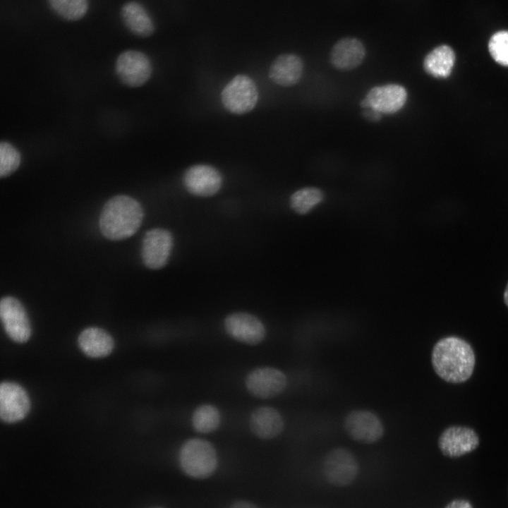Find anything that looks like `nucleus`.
Returning <instances> with one entry per match:
<instances>
[{
    "label": "nucleus",
    "instance_id": "obj_1",
    "mask_svg": "<svg viewBox=\"0 0 508 508\" xmlns=\"http://www.w3.org/2000/svg\"><path fill=\"white\" fill-rule=\"evenodd\" d=\"M431 361L436 374L449 383H462L472 375L476 357L471 344L454 336L438 340L433 346Z\"/></svg>",
    "mask_w": 508,
    "mask_h": 508
},
{
    "label": "nucleus",
    "instance_id": "obj_2",
    "mask_svg": "<svg viewBox=\"0 0 508 508\" xmlns=\"http://www.w3.org/2000/svg\"><path fill=\"white\" fill-rule=\"evenodd\" d=\"M143 210L131 197L119 195L104 205L99 218L102 234L108 239L119 241L133 236L140 228Z\"/></svg>",
    "mask_w": 508,
    "mask_h": 508
},
{
    "label": "nucleus",
    "instance_id": "obj_3",
    "mask_svg": "<svg viewBox=\"0 0 508 508\" xmlns=\"http://www.w3.org/2000/svg\"><path fill=\"white\" fill-rule=\"evenodd\" d=\"M183 473L189 478L204 480L212 476L218 465L216 450L208 441L192 438L186 441L179 454Z\"/></svg>",
    "mask_w": 508,
    "mask_h": 508
},
{
    "label": "nucleus",
    "instance_id": "obj_4",
    "mask_svg": "<svg viewBox=\"0 0 508 508\" xmlns=\"http://www.w3.org/2000/svg\"><path fill=\"white\" fill-rule=\"evenodd\" d=\"M224 107L231 113L243 114L250 111L258 100V91L254 81L246 75L234 77L221 93Z\"/></svg>",
    "mask_w": 508,
    "mask_h": 508
},
{
    "label": "nucleus",
    "instance_id": "obj_5",
    "mask_svg": "<svg viewBox=\"0 0 508 508\" xmlns=\"http://www.w3.org/2000/svg\"><path fill=\"white\" fill-rule=\"evenodd\" d=\"M358 472L359 465L356 458L346 449H334L323 459V476L327 482L332 485L346 487L351 485Z\"/></svg>",
    "mask_w": 508,
    "mask_h": 508
},
{
    "label": "nucleus",
    "instance_id": "obj_6",
    "mask_svg": "<svg viewBox=\"0 0 508 508\" xmlns=\"http://www.w3.org/2000/svg\"><path fill=\"white\" fill-rule=\"evenodd\" d=\"M115 70L119 80L131 87L144 85L151 77L152 64L148 56L138 50H126L119 54Z\"/></svg>",
    "mask_w": 508,
    "mask_h": 508
},
{
    "label": "nucleus",
    "instance_id": "obj_7",
    "mask_svg": "<svg viewBox=\"0 0 508 508\" xmlns=\"http://www.w3.org/2000/svg\"><path fill=\"white\" fill-rule=\"evenodd\" d=\"M0 316L7 334L18 343L27 341L31 334V327L27 313L16 298L6 296L0 302Z\"/></svg>",
    "mask_w": 508,
    "mask_h": 508
},
{
    "label": "nucleus",
    "instance_id": "obj_8",
    "mask_svg": "<svg viewBox=\"0 0 508 508\" xmlns=\"http://www.w3.org/2000/svg\"><path fill=\"white\" fill-rule=\"evenodd\" d=\"M245 385L252 395L260 399H270L286 388L287 379L286 375L277 368L262 367L255 368L248 374Z\"/></svg>",
    "mask_w": 508,
    "mask_h": 508
},
{
    "label": "nucleus",
    "instance_id": "obj_9",
    "mask_svg": "<svg viewBox=\"0 0 508 508\" xmlns=\"http://www.w3.org/2000/svg\"><path fill=\"white\" fill-rule=\"evenodd\" d=\"M480 444L477 433L471 428L452 425L440 435L438 447L440 452L451 458L460 457L474 451Z\"/></svg>",
    "mask_w": 508,
    "mask_h": 508
},
{
    "label": "nucleus",
    "instance_id": "obj_10",
    "mask_svg": "<svg viewBox=\"0 0 508 508\" xmlns=\"http://www.w3.org/2000/svg\"><path fill=\"white\" fill-rule=\"evenodd\" d=\"M344 428L351 439L365 444L378 441L384 433L380 419L371 411L365 410L349 413L344 420Z\"/></svg>",
    "mask_w": 508,
    "mask_h": 508
},
{
    "label": "nucleus",
    "instance_id": "obj_11",
    "mask_svg": "<svg viewBox=\"0 0 508 508\" xmlns=\"http://www.w3.org/2000/svg\"><path fill=\"white\" fill-rule=\"evenodd\" d=\"M172 245V236L166 229L157 228L146 232L142 245V258L145 265L152 270L164 267Z\"/></svg>",
    "mask_w": 508,
    "mask_h": 508
},
{
    "label": "nucleus",
    "instance_id": "obj_12",
    "mask_svg": "<svg viewBox=\"0 0 508 508\" xmlns=\"http://www.w3.org/2000/svg\"><path fill=\"white\" fill-rule=\"evenodd\" d=\"M407 99L406 89L397 84H387L372 88L361 101L363 108L380 114H393L400 110Z\"/></svg>",
    "mask_w": 508,
    "mask_h": 508
},
{
    "label": "nucleus",
    "instance_id": "obj_13",
    "mask_svg": "<svg viewBox=\"0 0 508 508\" xmlns=\"http://www.w3.org/2000/svg\"><path fill=\"white\" fill-rule=\"evenodd\" d=\"M183 183L187 190L201 197L212 196L221 188L222 177L214 167L207 164H195L183 174Z\"/></svg>",
    "mask_w": 508,
    "mask_h": 508
},
{
    "label": "nucleus",
    "instance_id": "obj_14",
    "mask_svg": "<svg viewBox=\"0 0 508 508\" xmlns=\"http://www.w3.org/2000/svg\"><path fill=\"white\" fill-rule=\"evenodd\" d=\"M227 334L234 339L246 344L260 343L265 337V329L255 316L247 313H234L224 320Z\"/></svg>",
    "mask_w": 508,
    "mask_h": 508
},
{
    "label": "nucleus",
    "instance_id": "obj_15",
    "mask_svg": "<svg viewBox=\"0 0 508 508\" xmlns=\"http://www.w3.org/2000/svg\"><path fill=\"white\" fill-rule=\"evenodd\" d=\"M30 406L29 397L19 385L4 382L0 386V417L6 423L23 419Z\"/></svg>",
    "mask_w": 508,
    "mask_h": 508
},
{
    "label": "nucleus",
    "instance_id": "obj_16",
    "mask_svg": "<svg viewBox=\"0 0 508 508\" xmlns=\"http://www.w3.org/2000/svg\"><path fill=\"white\" fill-rule=\"evenodd\" d=\"M365 56V47L359 40L345 37L337 42L332 47L330 61L336 68L349 71L358 66Z\"/></svg>",
    "mask_w": 508,
    "mask_h": 508
},
{
    "label": "nucleus",
    "instance_id": "obj_17",
    "mask_svg": "<svg viewBox=\"0 0 508 508\" xmlns=\"http://www.w3.org/2000/svg\"><path fill=\"white\" fill-rule=\"evenodd\" d=\"M249 426L251 432L256 437L270 440L276 437L282 433L284 421L276 409L271 406H261L252 412Z\"/></svg>",
    "mask_w": 508,
    "mask_h": 508
},
{
    "label": "nucleus",
    "instance_id": "obj_18",
    "mask_svg": "<svg viewBox=\"0 0 508 508\" xmlns=\"http://www.w3.org/2000/svg\"><path fill=\"white\" fill-rule=\"evenodd\" d=\"M303 70V61L298 56L294 54H284L272 62L268 75L274 83L288 87L299 81Z\"/></svg>",
    "mask_w": 508,
    "mask_h": 508
},
{
    "label": "nucleus",
    "instance_id": "obj_19",
    "mask_svg": "<svg viewBox=\"0 0 508 508\" xmlns=\"http://www.w3.org/2000/svg\"><path fill=\"white\" fill-rule=\"evenodd\" d=\"M121 17L125 26L134 35L147 37L155 31V25L145 8L135 1H128L121 9Z\"/></svg>",
    "mask_w": 508,
    "mask_h": 508
},
{
    "label": "nucleus",
    "instance_id": "obj_20",
    "mask_svg": "<svg viewBox=\"0 0 508 508\" xmlns=\"http://www.w3.org/2000/svg\"><path fill=\"white\" fill-rule=\"evenodd\" d=\"M82 351L92 358H102L109 355L114 348L112 337L99 327H88L78 337Z\"/></svg>",
    "mask_w": 508,
    "mask_h": 508
},
{
    "label": "nucleus",
    "instance_id": "obj_21",
    "mask_svg": "<svg viewBox=\"0 0 508 508\" xmlns=\"http://www.w3.org/2000/svg\"><path fill=\"white\" fill-rule=\"evenodd\" d=\"M455 54L451 47L442 45L432 50L424 59L425 71L435 78H446L451 73Z\"/></svg>",
    "mask_w": 508,
    "mask_h": 508
},
{
    "label": "nucleus",
    "instance_id": "obj_22",
    "mask_svg": "<svg viewBox=\"0 0 508 508\" xmlns=\"http://www.w3.org/2000/svg\"><path fill=\"white\" fill-rule=\"evenodd\" d=\"M220 424V414L213 405L205 404L198 406L192 415V425L200 433H210L216 430Z\"/></svg>",
    "mask_w": 508,
    "mask_h": 508
},
{
    "label": "nucleus",
    "instance_id": "obj_23",
    "mask_svg": "<svg viewBox=\"0 0 508 508\" xmlns=\"http://www.w3.org/2000/svg\"><path fill=\"white\" fill-rule=\"evenodd\" d=\"M50 8L67 20H78L87 13L88 0H47Z\"/></svg>",
    "mask_w": 508,
    "mask_h": 508
},
{
    "label": "nucleus",
    "instance_id": "obj_24",
    "mask_svg": "<svg viewBox=\"0 0 508 508\" xmlns=\"http://www.w3.org/2000/svg\"><path fill=\"white\" fill-rule=\"evenodd\" d=\"M323 199L322 192L313 187L301 188L290 198L291 208L299 214H306L320 203Z\"/></svg>",
    "mask_w": 508,
    "mask_h": 508
},
{
    "label": "nucleus",
    "instance_id": "obj_25",
    "mask_svg": "<svg viewBox=\"0 0 508 508\" xmlns=\"http://www.w3.org/2000/svg\"><path fill=\"white\" fill-rule=\"evenodd\" d=\"M21 162L19 151L11 143L1 141L0 144V176L6 178L18 168Z\"/></svg>",
    "mask_w": 508,
    "mask_h": 508
},
{
    "label": "nucleus",
    "instance_id": "obj_26",
    "mask_svg": "<svg viewBox=\"0 0 508 508\" xmlns=\"http://www.w3.org/2000/svg\"><path fill=\"white\" fill-rule=\"evenodd\" d=\"M488 49L496 62L508 66V31L495 33L489 41Z\"/></svg>",
    "mask_w": 508,
    "mask_h": 508
},
{
    "label": "nucleus",
    "instance_id": "obj_27",
    "mask_svg": "<svg viewBox=\"0 0 508 508\" xmlns=\"http://www.w3.org/2000/svg\"><path fill=\"white\" fill-rule=\"evenodd\" d=\"M228 508H260L255 502L247 500H237L233 502Z\"/></svg>",
    "mask_w": 508,
    "mask_h": 508
},
{
    "label": "nucleus",
    "instance_id": "obj_28",
    "mask_svg": "<svg viewBox=\"0 0 508 508\" xmlns=\"http://www.w3.org/2000/svg\"><path fill=\"white\" fill-rule=\"evenodd\" d=\"M445 508H473V506L468 500L456 499L450 502Z\"/></svg>",
    "mask_w": 508,
    "mask_h": 508
},
{
    "label": "nucleus",
    "instance_id": "obj_29",
    "mask_svg": "<svg viewBox=\"0 0 508 508\" xmlns=\"http://www.w3.org/2000/svg\"><path fill=\"white\" fill-rule=\"evenodd\" d=\"M365 115L367 119H371L372 121H377L381 117L380 113L370 109L365 112Z\"/></svg>",
    "mask_w": 508,
    "mask_h": 508
},
{
    "label": "nucleus",
    "instance_id": "obj_30",
    "mask_svg": "<svg viewBox=\"0 0 508 508\" xmlns=\"http://www.w3.org/2000/svg\"><path fill=\"white\" fill-rule=\"evenodd\" d=\"M504 301L506 304V306L508 307V283L506 286L504 292Z\"/></svg>",
    "mask_w": 508,
    "mask_h": 508
},
{
    "label": "nucleus",
    "instance_id": "obj_31",
    "mask_svg": "<svg viewBox=\"0 0 508 508\" xmlns=\"http://www.w3.org/2000/svg\"><path fill=\"white\" fill-rule=\"evenodd\" d=\"M148 508H166V507H163V506L155 505V506L150 507H148Z\"/></svg>",
    "mask_w": 508,
    "mask_h": 508
}]
</instances>
